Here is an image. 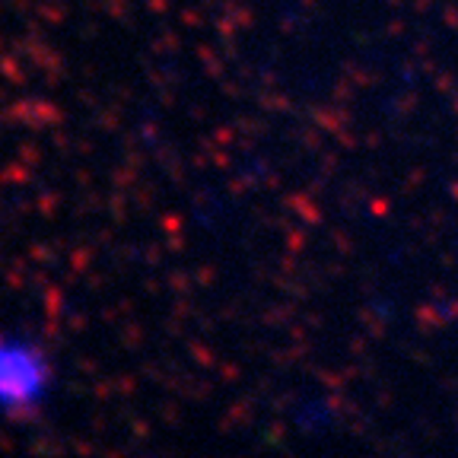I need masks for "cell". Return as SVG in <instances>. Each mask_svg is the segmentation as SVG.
<instances>
[{
    "label": "cell",
    "mask_w": 458,
    "mask_h": 458,
    "mask_svg": "<svg viewBox=\"0 0 458 458\" xmlns=\"http://www.w3.org/2000/svg\"><path fill=\"white\" fill-rule=\"evenodd\" d=\"M52 385V360L36 340L0 331V414H32L48 401Z\"/></svg>",
    "instance_id": "cell-1"
}]
</instances>
